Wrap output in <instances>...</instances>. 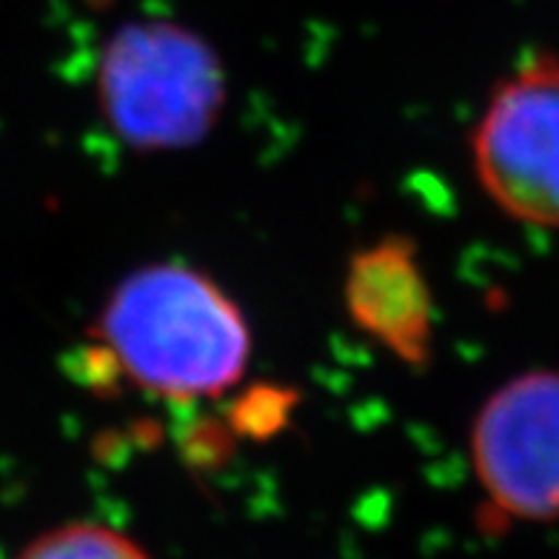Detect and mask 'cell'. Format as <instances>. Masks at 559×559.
<instances>
[{"mask_svg":"<svg viewBox=\"0 0 559 559\" xmlns=\"http://www.w3.org/2000/svg\"><path fill=\"white\" fill-rule=\"evenodd\" d=\"M92 340L120 377L169 400H214L243 383L251 325L209 272L180 260L146 263L106 297Z\"/></svg>","mask_w":559,"mask_h":559,"instance_id":"1","label":"cell"},{"mask_svg":"<svg viewBox=\"0 0 559 559\" xmlns=\"http://www.w3.org/2000/svg\"><path fill=\"white\" fill-rule=\"evenodd\" d=\"M226 97L228 78L217 49L177 21L120 23L97 55V111L138 155L200 146L221 123Z\"/></svg>","mask_w":559,"mask_h":559,"instance_id":"2","label":"cell"},{"mask_svg":"<svg viewBox=\"0 0 559 559\" xmlns=\"http://www.w3.org/2000/svg\"><path fill=\"white\" fill-rule=\"evenodd\" d=\"M472 160L493 206L559 228V58L534 55L497 83L472 132Z\"/></svg>","mask_w":559,"mask_h":559,"instance_id":"3","label":"cell"},{"mask_svg":"<svg viewBox=\"0 0 559 559\" xmlns=\"http://www.w3.org/2000/svg\"><path fill=\"white\" fill-rule=\"evenodd\" d=\"M472 463L500 520L559 516V371H525L493 391L472 426Z\"/></svg>","mask_w":559,"mask_h":559,"instance_id":"4","label":"cell"},{"mask_svg":"<svg viewBox=\"0 0 559 559\" xmlns=\"http://www.w3.org/2000/svg\"><path fill=\"white\" fill-rule=\"evenodd\" d=\"M343 306L360 334L412 371L435 360V297L412 237L385 235L352 251Z\"/></svg>","mask_w":559,"mask_h":559,"instance_id":"5","label":"cell"},{"mask_svg":"<svg viewBox=\"0 0 559 559\" xmlns=\"http://www.w3.org/2000/svg\"><path fill=\"white\" fill-rule=\"evenodd\" d=\"M17 559H152L123 531L100 523H67L32 539Z\"/></svg>","mask_w":559,"mask_h":559,"instance_id":"6","label":"cell"},{"mask_svg":"<svg viewBox=\"0 0 559 559\" xmlns=\"http://www.w3.org/2000/svg\"><path fill=\"white\" fill-rule=\"evenodd\" d=\"M297 408V394L288 385H251L228 412V426L251 440H269L286 428Z\"/></svg>","mask_w":559,"mask_h":559,"instance_id":"7","label":"cell"}]
</instances>
